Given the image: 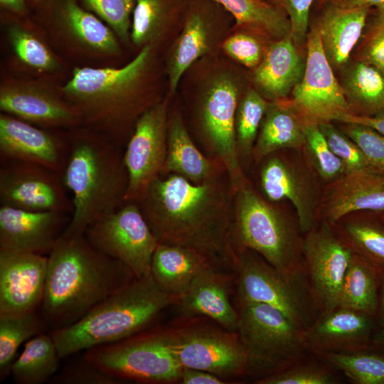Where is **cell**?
Masks as SVG:
<instances>
[{"label": "cell", "mask_w": 384, "mask_h": 384, "mask_svg": "<svg viewBox=\"0 0 384 384\" xmlns=\"http://www.w3.org/2000/svg\"><path fill=\"white\" fill-rule=\"evenodd\" d=\"M233 201L227 174L202 183L169 174L157 178L137 203L159 243L191 249L234 272Z\"/></svg>", "instance_id": "obj_1"}, {"label": "cell", "mask_w": 384, "mask_h": 384, "mask_svg": "<svg viewBox=\"0 0 384 384\" xmlns=\"http://www.w3.org/2000/svg\"><path fill=\"white\" fill-rule=\"evenodd\" d=\"M155 49L146 46L126 65H78L60 85L82 117V127L123 147L140 115L158 102Z\"/></svg>", "instance_id": "obj_2"}, {"label": "cell", "mask_w": 384, "mask_h": 384, "mask_svg": "<svg viewBox=\"0 0 384 384\" xmlns=\"http://www.w3.org/2000/svg\"><path fill=\"white\" fill-rule=\"evenodd\" d=\"M122 262L95 249L85 235H61L48 255L41 311L53 330L68 326L132 282Z\"/></svg>", "instance_id": "obj_3"}, {"label": "cell", "mask_w": 384, "mask_h": 384, "mask_svg": "<svg viewBox=\"0 0 384 384\" xmlns=\"http://www.w3.org/2000/svg\"><path fill=\"white\" fill-rule=\"evenodd\" d=\"M68 134L62 179L72 193L74 209L63 235L78 236L126 202L128 174L122 147L107 137L84 127L69 129Z\"/></svg>", "instance_id": "obj_4"}, {"label": "cell", "mask_w": 384, "mask_h": 384, "mask_svg": "<svg viewBox=\"0 0 384 384\" xmlns=\"http://www.w3.org/2000/svg\"><path fill=\"white\" fill-rule=\"evenodd\" d=\"M179 297L161 288L151 274L134 278L74 324L50 334L60 358L115 343L144 331Z\"/></svg>", "instance_id": "obj_5"}, {"label": "cell", "mask_w": 384, "mask_h": 384, "mask_svg": "<svg viewBox=\"0 0 384 384\" xmlns=\"http://www.w3.org/2000/svg\"><path fill=\"white\" fill-rule=\"evenodd\" d=\"M255 191L248 179L234 191L233 242L286 274L304 268L299 224ZM302 232V231H301Z\"/></svg>", "instance_id": "obj_6"}, {"label": "cell", "mask_w": 384, "mask_h": 384, "mask_svg": "<svg viewBox=\"0 0 384 384\" xmlns=\"http://www.w3.org/2000/svg\"><path fill=\"white\" fill-rule=\"evenodd\" d=\"M31 14L53 47L70 60L114 66L122 55L115 33L78 0H44Z\"/></svg>", "instance_id": "obj_7"}, {"label": "cell", "mask_w": 384, "mask_h": 384, "mask_svg": "<svg viewBox=\"0 0 384 384\" xmlns=\"http://www.w3.org/2000/svg\"><path fill=\"white\" fill-rule=\"evenodd\" d=\"M237 332L244 347L249 375L273 374L311 353L305 331L272 306L238 302Z\"/></svg>", "instance_id": "obj_8"}, {"label": "cell", "mask_w": 384, "mask_h": 384, "mask_svg": "<svg viewBox=\"0 0 384 384\" xmlns=\"http://www.w3.org/2000/svg\"><path fill=\"white\" fill-rule=\"evenodd\" d=\"M234 273L238 302L275 307L304 331L320 312L304 268L286 274L255 252L243 250L238 252Z\"/></svg>", "instance_id": "obj_9"}, {"label": "cell", "mask_w": 384, "mask_h": 384, "mask_svg": "<svg viewBox=\"0 0 384 384\" xmlns=\"http://www.w3.org/2000/svg\"><path fill=\"white\" fill-rule=\"evenodd\" d=\"M83 356L99 369L124 381L173 383L180 381L182 371L164 329L95 346L85 351Z\"/></svg>", "instance_id": "obj_10"}, {"label": "cell", "mask_w": 384, "mask_h": 384, "mask_svg": "<svg viewBox=\"0 0 384 384\" xmlns=\"http://www.w3.org/2000/svg\"><path fill=\"white\" fill-rule=\"evenodd\" d=\"M240 100L237 80L228 73L212 78L197 109V123L201 142L208 156L225 166L235 191L247 178L238 154L235 117Z\"/></svg>", "instance_id": "obj_11"}, {"label": "cell", "mask_w": 384, "mask_h": 384, "mask_svg": "<svg viewBox=\"0 0 384 384\" xmlns=\"http://www.w3.org/2000/svg\"><path fill=\"white\" fill-rule=\"evenodd\" d=\"M84 235L98 251L124 263L136 278L151 274L159 242L137 203L125 202L88 226Z\"/></svg>", "instance_id": "obj_12"}, {"label": "cell", "mask_w": 384, "mask_h": 384, "mask_svg": "<svg viewBox=\"0 0 384 384\" xmlns=\"http://www.w3.org/2000/svg\"><path fill=\"white\" fill-rule=\"evenodd\" d=\"M166 332L182 368L205 370L222 379L248 375L246 353L237 331L190 324Z\"/></svg>", "instance_id": "obj_13"}, {"label": "cell", "mask_w": 384, "mask_h": 384, "mask_svg": "<svg viewBox=\"0 0 384 384\" xmlns=\"http://www.w3.org/2000/svg\"><path fill=\"white\" fill-rule=\"evenodd\" d=\"M0 110L46 129L69 130L82 127L80 112L65 98L59 84L32 77H1Z\"/></svg>", "instance_id": "obj_14"}, {"label": "cell", "mask_w": 384, "mask_h": 384, "mask_svg": "<svg viewBox=\"0 0 384 384\" xmlns=\"http://www.w3.org/2000/svg\"><path fill=\"white\" fill-rule=\"evenodd\" d=\"M306 60L303 76L292 91V102L306 123L339 121L355 114L324 51L314 25L306 39Z\"/></svg>", "instance_id": "obj_15"}, {"label": "cell", "mask_w": 384, "mask_h": 384, "mask_svg": "<svg viewBox=\"0 0 384 384\" xmlns=\"http://www.w3.org/2000/svg\"><path fill=\"white\" fill-rule=\"evenodd\" d=\"M169 100L161 99L137 120L125 145L124 163L128 174L125 201L139 202L161 176L167 151Z\"/></svg>", "instance_id": "obj_16"}, {"label": "cell", "mask_w": 384, "mask_h": 384, "mask_svg": "<svg viewBox=\"0 0 384 384\" xmlns=\"http://www.w3.org/2000/svg\"><path fill=\"white\" fill-rule=\"evenodd\" d=\"M62 176L31 162L0 159V206L72 215V198Z\"/></svg>", "instance_id": "obj_17"}, {"label": "cell", "mask_w": 384, "mask_h": 384, "mask_svg": "<svg viewBox=\"0 0 384 384\" xmlns=\"http://www.w3.org/2000/svg\"><path fill=\"white\" fill-rule=\"evenodd\" d=\"M302 240L304 267L320 311L338 305L343 279L353 251L322 221L304 233Z\"/></svg>", "instance_id": "obj_18"}, {"label": "cell", "mask_w": 384, "mask_h": 384, "mask_svg": "<svg viewBox=\"0 0 384 384\" xmlns=\"http://www.w3.org/2000/svg\"><path fill=\"white\" fill-rule=\"evenodd\" d=\"M69 147L68 130L42 128L0 114V159L37 164L62 176Z\"/></svg>", "instance_id": "obj_19"}, {"label": "cell", "mask_w": 384, "mask_h": 384, "mask_svg": "<svg viewBox=\"0 0 384 384\" xmlns=\"http://www.w3.org/2000/svg\"><path fill=\"white\" fill-rule=\"evenodd\" d=\"M1 23L11 53L12 68L19 73L56 82L68 71L65 60L54 50L31 15L20 17L1 11Z\"/></svg>", "instance_id": "obj_20"}, {"label": "cell", "mask_w": 384, "mask_h": 384, "mask_svg": "<svg viewBox=\"0 0 384 384\" xmlns=\"http://www.w3.org/2000/svg\"><path fill=\"white\" fill-rule=\"evenodd\" d=\"M259 174L262 195L272 203L289 201L296 210L301 231L316 225L318 192L311 176L276 152L265 157Z\"/></svg>", "instance_id": "obj_21"}, {"label": "cell", "mask_w": 384, "mask_h": 384, "mask_svg": "<svg viewBox=\"0 0 384 384\" xmlns=\"http://www.w3.org/2000/svg\"><path fill=\"white\" fill-rule=\"evenodd\" d=\"M231 16L213 0H191L181 32L169 58V90L174 93L183 73L210 51L217 31Z\"/></svg>", "instance_id": "obj_22"}, {"label": "cell", "mask_w": 384, "mask_h": 384, "mask_svg": "<svg viewBox=\"0 0 384 384\" xmlns=\"http://www.w3.org/2000/svg\"><path fill=\"white\" fill-rule=\"evenodd\" d=\"M71 215L0 206V251L48 256Z\"/></svg>", "instance_id": "obj_23"}, {"label": "cell", "mask_w": 384, "mask_h": 384, "mask_svg": "<svg viewBox=\"0 0 384 384\" xmlns=\"http://www.w3.org/2000/svg\"><path fill=\"white\" fill-rule=\"evenodd\" d=\"M376 329L374 316L336 306L320 311L305 331V336L309 351L321 356L328 352L370 348Z\"/></svg>", "instance_id": "obj_24"}, {"label": "cell", "mask_w": 384, "mask_h": 384, "mask_svg": "<svg viewBox=\"0 0 384 384\" xmlns=\"http://www.w3.org/2000/svg\"><path fill=\"white\" fill-rule=\"evenodd\" d=\"M48 256L0 251V313L35 311L41 305Z\"/></svg>", "instance_id": "obj_25"}, {"label": "cell", "mask_w": 384, "mask_h": 384, "mask_svg": "<svg viewBox=\"0 0 384 384\" xmlns=\"http://www.w3.org/2000/svg\"><path fill=\"white\" fill-rule=\"evenodd\" d=\"M235 273L222 272L210 264L196 275L177 306L187 318L207 317L221 328L236 332L239 314L230 300V287Z\"/></svg>", "instance_id": "obj_26"}, {"label": "cell", "mask_w": 384, "mask_h": 384, "mask_svg": "<svg viewBox=\"0 0 384 384\" xmlns=\"http://www.w3.org/2000/svg\"><path fill=\"white\" fill-rule=\"evenodd\" d=\"M321 203L323 220L334 225L351 213H384V174L373 169L348 173L330 183Z\"/></svg>", "instance_id": "obj_27"}, {"label": "cell", "mask_w": 384, "mask_h": 384, "mask_svg": "<svg viewBox=\"0 0 384 384\" xmlns=\"http://www.w3.org/2000/svg\"><path fill=\"white\" fill-rule=\"evenodd\" d=\"M225 174L220 161L196 146L181 114L173 113L169 117L166 158L161 176L175 174L193 183H202Z\"/></svg>", "instance_id": "obj_28"}, {"label": "cell", "mask_w": 384, "mask_h": 384, "mask_svg": "<svg viewBox=\"0 0 384 384\" xmlns=\"http://www.w3.org/2000/svg\"><path fill=\"white\" fill-rule=\"evenodd\" d=\"M305 63L291 36L274 41L254 69L258 92L271 101L285 98L301 80Z\"/></svg>", "instance_id": "obj_29"}, {"label": "cell", "mask_w": 384, "mask_h": 384, "mask_svg": "<svg viewBox=\"0 0 384 384\" xmlns=\"http://www.w3.org/2000/svg\"><path fill=\"white\" fill-rule=\"evenodd\" d=\"M316 23L325 55L333 68L345 65L361 38L370 9H348L328 1Z\"/></svg>", "instance_id": "obj_30"}, {"label": "cell", "mask_w": 384, "mask_h": 384, "mask_svg": "<svg viewBox=\"0 0 384 384\" xmlns=\"http://www.w3.org/2000/svg\"><path fill=\"white\" fill-rule=\"evenodd\" d=\"M306 122L292 100L269 102L252 150V157L260 161L282 149H299L305 144Z\"/></svg>", "instance_id": "obj_31"}, {"label": "cell", "mask_w": 384, "mask_h": 384, "mask_svg": "<svg viewBox=\"0 0 384 384\" xmlns=\"http://www.w3.org/2000/svg\"><path fill=\"white\" fill-rule=\"evenodd\" d=\"M191 0H136L132 14L131 43L139 50H155L174 24L183 23Z\"/></svg>", "instance_id": "obj_32"}, {"label": "cell", "mask_w": 384, "mask_h": 384, "mask_svg": "<svg viewBox=\"0 0 384 384\" xmlns=\"http://www.w3.org/2000/svg\"><path fill=\"white\" fill-rule=\"evenodd\" d=\"M207 264L210 263L191 249L159 242L152 257L151 274L161 288L180 298Z\"/></svg>", "instance_id": "obj_33"}, {"label": "cell", "mask_w": 384, "mask_h": 384, "mask_svg": "<svg viewBox=\"0 0 384 384\" xmlns=\"http://www.w3.org/2000/svg\"><path fill=\"white\" fill-rule=\"evenodd\" d=\"M223 8L242 31L273 41L291 36L286 13L268 0H213Z\"/></svg>", "instance_id": "obj_34"}, {"label": "cell", "mask_w": 384, "mask_h": 384, "mask_svg": "<svg viewBox=\"0 0 384 384\" xmlns=\"http://www.w3.org/2000/svg\"><path fill=\"white\" fill-rule=\"evenodd\" d=\"M379 269L353 253L342 284L338 305L376 317Z\"/></svg>", "instance_id": "obj_35"}, {"label": "cell", "mask_w": 384, "mask_h": 384, "mask_svg": "<svg viewBox=\"0 0 384 384\" xmlns=\"http://www.w3.org/2000/svg\"><path fill=\"white\" fill-rule=\"evenodd\" d=\"M61 359L51 334H39L28 340L11 366L18 384H42L56 374Z\"/></svg>", "instance_id": "obj_36"}, {"label": "cell", "mask_w": 384, "mask_h": 384, "mask_svg": "<svg viewBox=\"0 0 384 384\" xmlns=\"http://www.w3.org/2000/svg\"><path fill=\"white\" fill-rule=\"evenodd\" d=\"M342 87L356 114L384 112V75L373 66L358 60L347 72Z\"/></svg>", "instance_id": "obj_37"}, {"label": "cell", "mask_w": 384, "mask_h": 384, "mask_svg": "<svg viewBox=\"0 0 384 384\" xmlns=\"http://www.w3.org/2000/svg\"><path fill=\"white\" fill-rule=\"evenodd\" d=\"M335 224H338L333 225L336 233L353 253L384 269V222L380 217L344 218Z\"/></svg>", "instance_id": "obj_38"}, {"label": "cell", "mask_w": 384, "mask_h": 384, "mask_svg": "<svg viewBox=\"0 0 384 384\" xmlns=\"http://www.w3.org/2000/svg\"><path fill=\"white\" fill-rule=\"evenodd\" d=\"M36 311L0 313V380L11 374L20 346L41 333L43 322Z\"/></svg>", "instance_id": "obj_39"}, {"label": "cell", "mask_w": 384, "mask_h": 384, "mask_svg": "<svg viewBox=\"0 0 384 384\" xmlns=\"http://www.w3.org/2000/svg\"><path fill=\"white\" fill-rule=\"evenodd\" d=\"M356 384H384V352L370 348L321 356Z\"/></svg>", "instance_id": "obj_40"}, {"label": "cell", "mask_w": 384, "mask_h": 384, "mask_svg": "<svg viewBox=\"0 0 384 384\" xmlns=\"http://www.w3.org/2000/svg\"><path fill=\"white\" fill-rule=\"evenodd\" d=\"M268 104L265 98L255 90H248L240 98L235 117V136L241 165L242 160L252 156Z\"/></svg>", "instance_id": "obj_41"}, {"label": "cell", "mask_w": 384, "mask_h": 384, "mask_svg": "<svg viewBox=\"0 0 384 384\" xmlns=\"http://www.w3.org/2000/svg\"><path fill=\"white\" fill-rule=\"evenodd\" d=\"M336 368L323 357L309 353L284 368L255 380L257 384H336Z\"/></svg>", "instance_id": "obj_42"}, {"label": "cell", "mask_w": 384, "mask_h": 384, "mask_svg": "<svg viewBox=\"0 0 384 384\" xmlns=\"http://www.w3.org/2000/svg\"><path fill=\"white\" fill-rule=\"evenodd\" d=\"M304 134L303 148L309 163L321 179L331 183L346 174L343 162L330 148L319 124L307 123Z\"/></svg>", "instance_id": "obj_43"}, {"label": "cell", "mask_w": 384, "mask_h": 384, "mask_svg": "<svg viewBox=\"0 0 384 384\" xmlns=\"http://www.w3.org/2000/svg\"><path fill=\"white\" fill-rule=\"evenodd\" d=\"M78 1L111 28L122 43H131L132 18L136 0Z\"/></svg>", "instance_id": "obj_44"}, {"label": "cell", "mask_w": 384, "mask_h": 384, "mask_svg": "<svg viewBox=\"0 0 384 384\" xmlns=\"http://www.w3.org/2000/svg\"><path fill=\"white\" fill-rule=\"evenodd\" d=\"M319 126L331 150L343 162L346 174L373 169L359 146L345 133L331 122Z\"/></svg>", "instance_id": "obj_45"}, {"label": "cell", "mask_w": 384, "mask_h": 384, "mask_svg": "<svg viewBox=\"0 0 384 384\" xmlns=\"http://www.w3.org/2000/svg\"><path fill=\"white\" fill-rule=\"evenodd\" d=\"M343 124L342 132L359 146L371 167L384 174V134L366 125Z\"/></svg>", "instance_id": "obj_46"}, {"label": "cell", "mask_w": 384, "mask_h": 384, "mask_svg": "<svg viewBox=\"0 0 384 384\" xmlns=\"http://www.w3.org/2000/svg\"><path fill=\"white\" fill-rule=\"evenodd\" d=\"M366 31L360 49L359 60L384 75V14L371 9L365 27Z\"/></svg>", "instance_id": "obj_47"}, {"label": "cell", "mask_w": 384, "mask_h": 384, "mask_svg": "<svg viewBox=\"0 0 384 384\" xmlns=\"http://www.w3.org/2000/svg\"><path fill=\"white\" fill-rule=\"evenodd\" d=\"M55 384H120L124 380L99 369L84 356L68 363L50 380Z\"/></svg>", "instance_id": "obj_48"}, {"label": "cell", "mask_w": 384, "mask_h": 384, "mask_svg": "<svg viewBox=\"0 0 384 384\" xmlns=\"http://www.w3.org/2000/svg\"><path fill=\"white\" fill-rule=\"evenodd\" d=\"M222 48L230 58L251 69L259 65L265 51L259 39L247 32L230 36L223 42Z\"/></svg>", "instance_id": "obj_49"}, {"label": "cell", "mask_w": 384, "mask_h": 384, "mask_svg": "<svg viewBox=\"0 0 384 384\" xmlns=\"http://www.w3.org/2000/svg\"><path fill=\"white\" fill-rule=\"evenodd\" d=\"M282 9L291 25V37L297 46L306 43L310 10L315 0H268Z\"/></svg>", "instance_id": "obj_50"}, {"label": "cell", "mask_w": 384, "mask_h": 384, "mask_svg": "<svg viewBox=\"0 0 384 384\" xmlns=\"http://www.w3.org/2000/svg\"><path fill=\"white\" fill-rule=\"evenodd\" d=\"M182 384H222L223 379L209 372L182 368L180 381Z\"/></svg>", "instance_id": "obj_51"}, {"label": "cell", "mask_w": 384, "mask_h": 384, "mask_svg": "<svg viewBox=\"0 0 384 384\" xmlns=\"http://www.w3.org/2000/svg\"><path fill=\"white\" fill-rule=\"evenodd\" d=\"M338 122L366 125L384 134V112L373 117L346 114Z\"/></svg>", "instance_id": "obj_52"}, {"label": "cell", "mask_w": 384, "mask_h": 384, "mask_svg": "<svg viewBox=\"0 0 384 384\" xmlns=\"http://www.w3.org/2000/svg\"><path fill=\"white\" fill-rule=\"evenodd\" d=\"M1 11L25 17L31 15L26 0H0Z\"/></svg>", "instance_id": "obj_53"}, {"label": "cell", "mask_w": 384, "mask_h": 384, "mask_svg": "<svg viewBox=\"0 0 384 384\" xmlns=\"http://www.w3.org/2000/svg\"><path fill=\"white\" fill-rule=\"evenodd\" d=\"M333 4L348 9H375L384 0H329Z\"/></svg>", "instance_id": "obj_54"}, {"label": "cell", "mask_w": 384, "mask_h": 384, "mask_svg": "<svg viewBox=\"0 0 384 384\" xmlns=\"http://www.w3.org/2000/svg\"><path fill=\"white\" fill-rule=\"evenodd\" d=\"M379 272L378 307L375 317L377 326L384 324V269H379Z\"/></svg>", "instance_id": "obj_55"}, {"label": "cell", "mask_w": 384, "mask_h": 384, "mask_svg": "<svg viewBox=\"0 0 384 384\" xmlns=\"http://www.w3.org/2000/svg\"><path fill=\"white\" fill-rule=\"evenodd\" d=\"M371 348L384 352V324L377 326L373 335Z\"/></svg>", "instance_id": "obj_56"}, {"label": "cell", "mask_w": 384, "mask_h": 384, "mask_svg": "<svg viewBox=\"0 0 384 384\" xmlns=\"http://www.w3.org/2000/svg\"><path fill=\"white\" fill-rule=\"evenodd\" d=\"M44 0H26L28 8L32 14Z\"/></svg>", "instance_id": "obj_57"}, {"label": "cell", "mask_w": 384, "mask_h": 384, "mask_svg": "<svg viewBox=\"0 0 384 384\" xmlns=\"http://www.w3.org/2000/svg\"><path fill=\"white\" fill-rule=\"evenodd\" d=\"M375 9L379 13L384 14V1L381 4H380L378 7L375 8Z\"/></svg>", "instance_id": "obj_58"}, {"label": "cell", "mask_w": 384, "mask_h": 384, "mask_svg": "<svg viewBox=\"0 0 384 384\" xmlns=\"http://www.w3.org/2000/svg\"><path fill=\"white\" fill-rule=\"evenodd\" d=\"M328 1H329V0H319L318 1L319 7H321L323 5H324Z\"/></svg>", "instance_id": "obj_59"}, {"label": "cell", "mask_w": 384, "mask_h": 384, "mask_svg": "<svg viewBox=\"0 0 384 384\" xmlns=\"http://www.w3.org/2000/svg\"><path fill=\"white\" fill-rule=\"evenodd\" d=\"M381 220L384 222V213L381 214V215L380 216Z\"/></svg>", "instance_id": "obj_60"}]
</instances>
